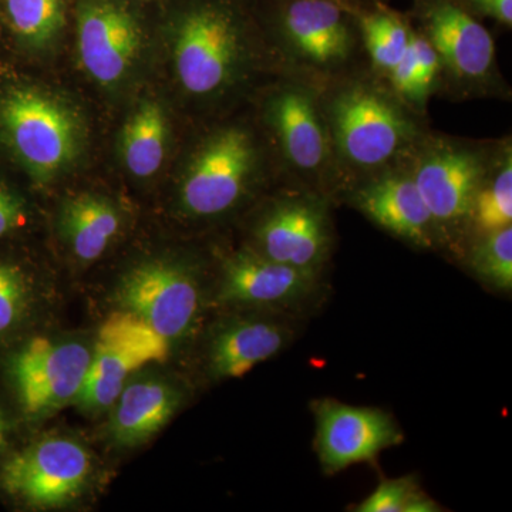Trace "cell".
I'll return each mask as SVG.
<instances>
[{
  "mask_svg": "<svg viewBox=\"0 0 512 512\" xmlns=\"http://www.w3.org/2000/svg\"><path fill=\"white\" fill-rule=\"evenodd\" d=\"M335 168L380 174L409 160L424 136L410 109L392 89L352 79L322 92Z\"/></svg>",
  "mask_w": 512,
  "mask_h": 512,
  "instance_id": "obj_1",
  "label": "cell"
},
{
  "mask_svg": "<svg viewBox=\"0 0 512 512\" xmlns=\"http://www.w3.org/2000/svg\"><path fill=\"white\" fill-rule=\"evenodd\" d=\"M495 158L493 151L480 144L443 136L421 137L406 165L436 234L470 221L477 192Z\"/></svg>",
  "mask_w": 512,
  "mask_h": 512,
  "instance_id": "obj_2",
  "label": "cell"
},
{
  "mask_svg": "<svg viewBox=\"0 0 512 512\" xmlns=\"http://www.w3.org/2000/svg\"><path fill=\"white\" fill-rule=\"evenodd\" d=\"M0 128L20 163L39 181L52 180L79 154L77 117L62 101L39 90L16 89L3 97Z\"/></svg>",
  "mask_w": 512,
  "mask_h": 512,
  "instance_id": "obj_3",
  "label": "cell"
},
{
  "mask_svg": "<svg viewBox=\"0 0 512 512\" xmlns=\"http://www.w3.org/2000/svg\"><path fill=\"white\" fill-rule=\"evenodd\" d=\"M261 165L256 138L248 128L227 126L212 133L192 156L180 188L184 211L192 217L225 214L244 200Z\"/></svg>",
  "mask_w": 512,
  "mask_h": 512,
  "instance_id": "obj_4",
  "label": "cell"
},
{
  "mask_svg": "<svg viewBox=\"0 0 512 512\" xmlns=\"http://www.w3.org/2000/svg\"><path fill=\"white\" fill-rule=\"evenodd\" d=\"M247 59L244 32L228 10L204 6L192 10L178 25L175 74L191 96L224 93L241 77Z\"/></svg>",
  "mask_w": 512,
  "mask_h": 512,
  "instance_id": "obj_5",
  "label": "cell"
},
{
  "mask_svg": "<svg viewBox=\"0 0 512 512\" xmlns=\"http://www.w3.org/2000/svg\"><path fill=\"white\" fill-rule=\"evenodd\" d=\"M265 120L279 156L291 173L322 180L335 170L322 92L301 79H288L269 96Z\"/></svg>",
  "mask_w": 512,
  "mask_h": 512,
  "instance_id": "obj_6",
  "label": "cell"
},
{
  "mask_svg": "<svg viewBox=\"0 0 512 512\" xmlns=\"http://www.w3.org/2000/svg\"><path fill=\"white\" fill-rule=\"evenodd\" d=\"M170 340L134 313H113L101 325L92 350L89 373L77 404L103 410L116 403L131 373L150 363L163 362Z\"/></svg>",
  "mask_w": 512,
  "mask_h": 512,
  "instance_id": "obj_7",
  "label": "cell"
},
{
  "mask_svg": "<svg viewBox=\"0 0 512 512\" xmlns=\"http://www.w3.org/2000/svg\"><path fill=\"white\" fill-rule=\"evenodd\" d=\"M92 458L72 439L49 437L10 457L0 474L3 490L33 507L52 508L79 497Z\"/></svg>",
  "mask_w": 512,
  "mask_h": 512,
  "instance_id": "obj_8",
  "label": "cell"
},
{
  "mask_svg": "<svg viewBox=\"0 0 512 512\" xmlns=\"http://www.w3.org/2000/svg\"><path fill=\"white\" fill-rule=\"evenodd\" d=\"M92 350L79 342L30 340L13 359L12 375L23 410L47 417L77 403L89 373Z\"/></svg>",
  "mask_w": 512,
  "mask_h": 512,
  "instance_id": "obj_9",
  "label": "cell"
},
{
  "mask_svg": "<svg viewBox=\"0 0 512 512\" xmlns=\"http://www.w3.org/2000/svg\"><path fill=\"white\" fill-rule=\"evenodd\" d=\"M313 410L316 453L328 474L369 463L404 439L396 421L383 410L329 399L316 402Z\"/></svg>",
  "mask_w": 512,
  "mask_h": 512,
  "instance_id": "obj_10",
  "label": "cell"
},
{
  "mask_svg": "<svg viewBox=\"0 0 512 512\" xmlns=\"http://www.w3.org/2000/svg\"><path fill=\"white\" fill-rule=\"evenodd\" d=\"M258 252L279 262L316 272L332 247L325 202L308 192H292L269 208L256 228Z\"/></svg>",
  "mask_w": 512,
  "mask_h": 512,
  "instance_id": "obj_11",
  "label": "cell"
},
{
  "mask_svg": "<svg viewBox=\"0 0 512 512\" xmlns=\"http://www.w3.org/2000/svg\"><path fill=\"white\" fill-rule=\"evenodd\" d=\"M124 311L134 313L168 340L188 332L200 308V288L183 266L147 262L131 269L119 288Z\"/></svg>",
  "mask_w": 512,
  "mask_h": 512,
  "instance_id": "obj_12",
  "label": "cell"
},
{
  "mask_svg": "<svg viewBox=\"0 0 512 512\" xmlns=\"http://www.w3.org/2000/svg\"><path fill=\"white\" fill-rule=\"evenodd\" d=\"M281 37L288 62L323 76L348 66L355 53V36L338 0L289 2Z\"/></svg>",
  "mask_w": 512,
  "mask_h": 512,
  "instance_id": "obj_13",
  "label": "cell"
},
{
  "mask_svg": "<svg viewBox=\"0 0 512 512\" xmlns=\"http://www.w3.org/2000/svg\"><path fill=\"white\" fill-rule=\"evenodd\" d=\"M424 26L423 36L439 55L441 73L473 92L493 86L497 76L493 36L467 10L439 0L427 10Z\"/></svg>",
  "mask_w": 512,
  "mask_h": 512,
  "instance_id": "obj_14",
  "label": "cell"
},
{
  "mask_svg": "<svg viewBox=\"0 0 512 512\" xmlns=\"http://www.w3.org/2000/svg\"><path fill=\"white\" fill-rule=\"evenodd\" d=\"M141 28L124 6L87 0L77 15V47L84 69L96 82L113 86L126 77L140 52Z\"/></svg>",
  "mask_w": 512,
  "mask_h": 512,
  "instance_id": "obj_15",
  "label": "cell"
},
{
  "mask_svg": "<svg viewBox=\"0 0 512 512\" xmlns=\"http://www.w3.org/2000/svg\"><path fill=\"white\" fill-rule=\"evenodd\" d=\"M402 165L373 175L357 190L356 207L396 237L430 247L436 234L433 220L409 167Z\"/></svg>",
  "mask_w": 512,
  "mask_h": 512,
  "instance_id": "obj_16",
  "label": "cell"
},
{
  "mask_svg": "<svg viewBox=\"0 0 512 512\" xmlns=\"http://www.w3.org/2000/svg\"><path fill=\"white\" fill-rule=\"evenodd\" d=\"M316 272L279 264L258 251H242L224 266L222 302L282 305L299 301L312 291Z\"/></svg>",
  "mask_w": 512,
  "mask_h": 512,
  "instance_id": "obj_17",
  "label": "cell"
},
{
  "mask_svg": "<svg viewBox=\"0 0 512 512\" xmlns=\"http://www.w3.org/2000/svg\"><path fill=\"white\" fill-rule=\"evenodd\" d=\"M111 433L123 446H137L163 429L178 407V394L161 380L126 384L116 400Z\"/></svg>",
  "mask_w": 512,
  "mask_h": 512,
  "instance_id": "obj_18",
  "label": "cell"
},
{
  "mask_svg": "<svg viewBox=\"0 0 512 512\" xmlns=\"http://www.w3.org/2000/svg\"><path fill=\"white\" fill-rule=\"evenodd\" d=\"M286 333L266 320H242L222 329L211 346V369L222 379H238L281 352Z\"/></svg>",
  "mask_w": 512,
  "mask_h": 512,
  "instance_id": "obj_19",
  "label": "cell"
},
{
  "mask_svg": "<svg viewBox=\"0 0 512 512\" xmlns=\"http://www.w3.org/2000/svg\"><path fill=\"white\" fill-rule=\"evenodd\" d=\"M120 215L107 198L82 194L67 202L62 215L64 237L77 258L96 261L119 234Z\"/></svg>",
  "mask_w": 512,
  "mask_h": 512,
  "instance_id": "obj_20",
  "label": "cell"
},
{
  "mask_svg": "<svg viewBox=\"0 0 512 512\" xmlns=\"http://www.w3.org/2000/svg\"><path fill=\"white\" fill-rule=\"evenodd\" d=\"M167 140L164 110L153 101L140 104L121 133L120 150L127 170L138 178L156 174L163 165Z\"/></svg>",
  "mask_w": 512,
  "mask_h": 512,
  "instance_id": "obj_21",
  "label": "cell"
},
{
  "mask_svg": "<svg viewBox=\"0 0 512 512\" xmlns=\"http://www.w3.org/2000/svg\"><path fill=\"white\" fill-rule=\"evenodd\" d=\"M474 200L470 221L484 235L512 224V153L504 146Z\"/></svg>",
  "mask_w": 512,
  "mask_h": 512,
  "instance_id": "obj_22",
  "label": "cell"
},
{
  "mask_svg": "<svg viewBox=\"0 0 512 512\" xmlns=\"http://www.w3.org/2000/svg\"><path fill=\"white\" fill-rule=\"evenodd\" d=\"M360 32L373 66L384 76L407 52L413 33L402 19L384 12L363 16Z\"/></svg>",
  "mask_w": 512,
  "mask_h": 512,
  "instance_id": "obj_23",
  "label": "cell"
},
{
  "mask_svg": "<svg viewBox=\"0 0 512 512\" xmlns=\"http://www.w3.org/2000/svg\"><path fill=\"white\" fill-rule=\"evenodd\" d=\"M10 25L29 45H49L64 26L62 0H6Z\"/></svg>",
  "mask_w": 512,
  "mask_h": 512,
  "instance_id": "obj_24",
  "label": "cell"
},
{
  "mask_svg": "<svg viewBox=\"0 0 512 512\" xmlns=\"http://www.w3.org/2000/svg\"><path fill=\"white\" fill-rule=\"evenodd\" d=\"M471 268L495 288H512V227L498 229L484 238L471 252Z\"/></svg>",
  "mask_w": 512,
  "mask_h": 512,
  "instance_id": "obj_25",
  "label": "cell"
},
{
  "mask_svg": "<svg viewBox=\"0 0 512 512\" xmlns=\"http://www.w3.org/2000/svg\"><path fill=\"white\" fill-rule=\"evenodd\" d=\"M437 505L420 493L413 478H394L377 485L356 507L359 512H431Z\"/></svg>",
  "mask_w": 512,
  "mask_h": 512,
  "instance_id": "obj_26",
  "label": "cell"
},
{
  "mask_svg": "<svg viewBox=\"0 0 512 512\" xmlns=\"http://www.w3.org/2000/svg\"><path fill=\"white\" fill-rule=\"evenodd\" d=\"M30 301L25 274L16 266L0 264V333L18 325Z\"/></svg>",
  "mask_w": 512,
  "mask_h": 512,
  "instance_id": "obj_27",
  "label": "cell"
},
{
  "mask_svg": "<svg viewBox=\"0 0 512 512\" xmlns=\"http://www.w3.org/2000/svg\"><path fill=\"white\" fill-rule=\"evenodd\" d=\"M414 55H416L417 76H419V87L423 100H429L431 93L436 89L441 74V63L434 47L429 40L419 33L412 35Z\"/></svg>",
  "mask_w": 512,
  "mask_h": 512,
  "instance_id": "obj_28",
  "label": "cell"
},
{
  "mask_svg": "<svg viewBox=\"0 0 512 512\" xmlns=\"http://www.w3.org/2000/svg\"><path fill=\"white\" fill-rule=\"evenodd\" d=\"M26 214L18 195L0 184V237L25 224Z\"/></svg>",
  "mask_w": 512,
  "mask_h": 512,
  "instance_id": "obj_29",
  "label": "cell"
},
{
  "mask_svg": "<svg viewBox=\"0 0 512 512\" xmlns=\"http://www.w3.org/2000/svg\"><path fill=\"white\" fill-rule=\"evenodd\" d=\"M470 8L481 15L497 20L501 25L511 28L512 0H464Z\"/></svg>",
  "mask_w": 512,
  "mask_h": 512,
  "instance_id": "obj_30",
  "label": "cell"
},
{
  "mask_svg": "<svg viewBox=\"0 0 512 512\" xmlns=\"http://www.w3.org/2000/svg\"><path fill=\"white\" fill-rule=\"evenodd\" d=\"M6 433H8V423H6L5 416H3L2 410H0V448L5 446Z\"/></svg>",
  "mask_w": 512,
  "mask_h": 512,
  "instance_id": "obj_31",
  "label": "cell"
}]
</instances>
